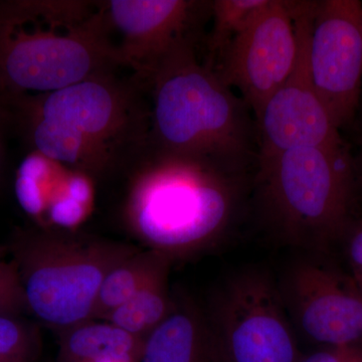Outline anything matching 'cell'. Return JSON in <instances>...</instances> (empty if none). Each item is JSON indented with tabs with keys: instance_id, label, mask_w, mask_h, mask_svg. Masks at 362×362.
Here are the masks:
<instances>
[{
	"instance_id": "cell-1",
	"label": "cell",
	"mask_w": 362,
	"mask_h": 362,
	"mask_svg": "<svg viewBox=\"0 0 362 362\" xmlns=\"http://www.w3.org/2000/svg\"><path fill=\"white\" fill-rule=\"evenodd\" d=\"M125 220L147 249L175 259L213 246L252 194L255 168L148 146L134 162Z\"/></svg>"
},
{
	"instance_id": "cell-2",
	"label": "cell",
	"mask_w": 362,
	"mask_h": 362,
	"mask_svg": "<svg viewBox=\"0 0 362 362\" xmlns=\"http://www.w3.org/2000/svg\"><path fill=\"white\" fill-rule=\"evenodd\" d=\"M133 80L99 74L45 94L4 99L32 151L101 177L149 146L150 107Z\"/></svg>"
},
{
	"instance_id": "cell-3",
	"label": "cell",
	"mask_w": 362,
	"mask_h": 362,
	"mask_svg": "<svg viewBox=\"0 0 362 362\" xmlns=\"http://www.w3.org/2000/svg\"><path fill=\"white\" fill-rule=\"evenodd\" d=\"M99 4L0 1V97L54 92L122 66Z\"/></svg>"
},
{
	"instance_id": "cell-4",
	"label": "cell",
	"mask_w": 362,
	"mask_h": 362,
	"mask_svg": "<svg viewBox=\"0 0 362 362\" xmlns=\"http://www.w3.org/2000/svg\"><path fill=\"white\" fill-rule=\"evenodd\" d=\"M149 146L256 168V120L249 105L197 58V45L173 52L150 80Z\"/></svg>"
},
{
	"instance_id": "cell-5",
	"label": "cell",
	"mask_w": 362,
	"mask_h": 362,
	"mask_svg": "<svg viewBox=\"0 0 362 362\" xmlns=\"http://www.w3.org/2000/svg\"><path fill=\"white\" fill-rule=\"evenodd\" d=\"M252 202L259 218L291 246L323 251L351 225L354 178L342 144L288 150L258 159Z\"/></svg>"
},
{
	"instance_id": "cell-6",
	"label": "cell",
	"mask_w": 362,
	"mask_h": 362,
	"mask_svg": "<svg viewBox=\"0 0 362 362\" xmlns=\"http://www.w3.org/2000/svg\"><path fill=\"white\" fill-rule=\"evenodd\" d=\"M28 310L59 333L93 318L109 271L138 249L65 230H20L7 246Z\"/></svg>"
},
{
	"instance_id": "cell-7",
	"label": "cell",
	"mask_w": 362,
	"mask_h": 362,
	"mask_svg": "<svg viewBox=\"0 0 362 362\" xmlns=\"http://www.w3.org/2000/svg\"><path fill=\"white\" fill-rule=\"evenodd\" d=\"M206 315L221 362H301L278 284L264 272L226 280Z\"/></svg>"
},
{
	"instance_id": "cell-8",
	"label": "cell",
	"mask_w": 362,
	"mask_h": 362,
	"mask_svg": "<svg viewBox=\"0 0 362 362\" xmlns=\"http://www.w3.org/2000/svg\"><path fill=\"white\" fill-rule=\"evenodd\" d=\"M315 1H293L298 56L291 75L255 117L258 159L304 147L342 144L338 129L317 96L309 68V30Z\"/></svg>"
},
{
	"instance_id": "cell-9",
	"label": "cell",
	"mask_w": 362,
	"mask_h": 362,
	"mask_svg": "<svg viewBox=\"0 0 362 362\" xmlns=\"http://www.w3.org/2000/svg\"><path fill=\"white\" fill-rule=\"evenodd\" d=\"M308 56L312 84L338 129L354 117L361 95V2H314Z\"/></svg>"
},
{
	"instance_id": "cell-10",
	"label": "cell",
	"mask_w": 362,
	"mask_h": 362,
	"mask_svg": "<svg viewBox=\"0 0 362 362\" xmlns=\"http://www.w3.org/2000/svg\"><path fill=\"white\" fill-rule=\"evenodd\" d=\"M112 30L121 35V64L134 71L143 90L173 52L199 42L211 1L112 0L105 2Z\"/></svg>"
},
{
	"instance_id": "cell-11",
	"label": "cell",
	"mask_w": 362,
	"mask_h": 362,
	"mask_svg": "<svg viewBox=\"0 0 362 362\" xmlns=\"http://www.w3.org/2000/svg\"><path fill=\"white\" fill-rule=\"evenodd\" d=\"M297 56L293 1L270 0L213 69L226 85L239 90L256 117L291 75Z\"/></svg>"
},
{
	"instance_id": "cell-12",
	"label": "cell",
	"mask_w": 362,
	"mask_h": 362,
	"mask_svg": "<svg viewBox=\"0 0 362 362\" xmlns=\"http://www.w3.org/2000/svg\"><path fill=\"white\" fill-rule=\"evenodd\" d=\"M293 328L328 347L356 344L362 338V293L320 262L290 267L278 284Z\"/></svg>"
},
{
	"instance_id": "cell-13",
	"label": "cell",
	"mask_w": 362,
	"mask_h": 362,
	"mask_svg": "<svg viewBox=\"0 0 362 362\" xmlns=\"http://www.w3.org/2000/svg\"><path fill=\"white\" fill-rule=\"evenodd\" d=\"M138 362H221L206 313L175 302L168 318L145 338Z\"/></svg>"
},
{
	"instance_id": "cell-14",
	"label": "cell",
	"mask_w": 362,
	"mask_h": 362,
	"mask_svg": "<svg viewBox=\"0 0 362 362\" xmlns=\"http://www.w3.org/2000/svg\"><path fill=\"white\" fill-rule=\"evenodd\" d=\"M144 340L109 321L90 319L59 333V362H138Z\"/></svg>"
},
{
	"instance_id": "cell-15",
	"label": "cell",
	"mask_w": 362,
	"mask_h": 362,
	"mask_svg": "<svg viewBox=\"0 0 362 362\" xmlns=\"http://www.w3.org/2000/svg\"><path fill=\"white\" fill-rule=\"evenodd\" d=\"M173 261L166 255L150 249H138L124 259L104 278L92 319L106 320L112 312L127 302L159 272L170 267Z\"/></svg>"
},
{
	"instance_id": "cell-16",
	"label": "cell",
	"mask_w": 362,
	"mask_h": 362,
	"mask_svg": "<svg viewBox=\"0 0 362 362\" xmlns=\"http://www.w3.org/2000/svg\"><path fill=\"white\" fill-rule=\"evenodd\" d=\"M169 271L170 267L159 272L127 302L112 312L106 321L145 340L168 318L175 307V301L169 294Z\"/></svg>"
},
{
	"instance_id": "cell-17",
	"label": "cell",
	"mask_w": 362,
	"mask_h": 362,
	"mask_svg": "<svg viewBox=\"0 0 362 362\" xmlns=\"http://www.w3.org/2000/svg\"><path fill=\"white\" fill-rule=\"evenodd\" d=\"M69 168L30 150L16 178V195L25 214L44 228L45 214Z\"/></svg>"
},
{
	"instance_id": "cell-18",
	"label": "cell",
	"mask_w": 362,
	"mask_h": 362,
	"mask_svg": "<svg viewBox=\"0 0 362 362\" xmlns=\"http://www.w3.org/2000/svg\"><path fill=\"white\" fill-rule=\"evenodd\" d=\"M94 177L69 168L49 204L42 228L70 232L89 216L94 206Z\"/></svg>"
},
{
	"instance_id": "cell-19",
	"label": "cell",
	"mask_w": 362,
	"mask_h": 362,
	"mask_svg": "<svg viewBox=\"0 0 362 362\" xmlns=\"http://www.w3.org/2000/svg\"><path fill=\"white\" fill-rule=\"evenodd\" d=\"M270 0H214L211 1V32L207 37L209 61L213 68L233 40L256 21Z\"/></svg>"
},
{
	"instance_id": "cell-20",
	"label": "cell",
	"mask_w": 362,
	"mask_h": 362,
	"mask_svg": "<svg viewBox=\"0 0 362 362\" xmlns=\"http://www.w3.org/2000/svg\"><path fill=\"white\" fill-rule=\"evenodd\" d=\"M40 331L21 316L0 315V362H35L40 354Z\"/></svg>"
},
{
	"instance_id": "cell-21",
	"label": "cell",
	"mask_w": 362,
	"mask_h": 362,
	"mask_svg": "<svg viewBox=\"0 0 362 362\" xmlns=\"http://www.w3.org/2000/svg\"><path fill=\"white\" fill-rule=\"evenodd\" d=\"M28 311L16 264L0 261V315L21 316Z\"/></svg>"
},
{
	"instance_id": "cell-22",
	"label": "cell",
	"mask_w": 362,
	"mask_h": 362,
	"mask_svg": "<svg viewBox=\"0 0 362 362\" xmlns=\"http://www.w3.org/2000/svg\"><path fill=\"white\" fill-rule=\"evenodd\" d=\"M344 237L347 240V257L354 273V282L362 293V225H350ZM343 237V238H344Z\"/></svg>"
},
{
	"instance_id": "cell-23",
	"label": "cell",
	"mask_w": 362,
	"mask_h": 362,
	"mask_svg": "<svg viewBox=\"0 0 362 362\" xmlns=\"http://www.w3.org/2000/svg\"><path fill=\"white\" fill-rule=\"evenodd\" d=\"M301 362H362V349L356 344L327 347L304 357Z\"/></svg>"
},
{
	"instance_id": "cell-24",
	"label": "cell",
	"mask_w": 362,
	"mask_h": 362,
	"mask_svg": "<svg viewBox=\"0 0 362 362\" xmlns=\"http://www.w3.org/2000/svg\"><path fill=\"white\" fill-rule=\"evenodd\" d=\"M11 125H13V118H11V112L0 97V178H1L4 160H6V133Z\"/></svg>"
},
{
	"instance_id": "cell-25",
	"label": "cell",
	"mask_w": 362,
	"mask_h": 362,
	"mask_svg": "<svg viewBox=\"0 0 362 362\" xmlns=\"http://www.w3.org/2000/svg\"><path fill=\"white\" fill-rule=\"evenodd\" d=\"M7 254H8V249H7V246L0 245V261H2V259H6Z\"/></svg>"
}]
</instances>
